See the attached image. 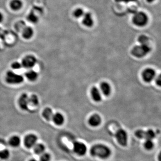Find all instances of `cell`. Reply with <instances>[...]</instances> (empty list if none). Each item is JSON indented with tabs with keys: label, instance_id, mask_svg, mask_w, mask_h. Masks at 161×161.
Masks as SVG:
<instances>
[{
	"label": "cell",
	"instance_id": "obj_10",
	"mask_svg": "<svg viewBox=\"0 0 161 161\" xmlns=\"http://www.w3.org/2000/svg\"><path fill=\"white\" fill-rule=\"evenodd\" d=\"M19 104L21 108L23 110H27L29 105V97L27 93H22L21 94L19 100Z\"/></svg>",
	"mask_w": 161,
	"mask_h": 161
},
{
	"label": "cell",
	"instance_id": "obj_2",
	"mask_svg": "<svg viewBox=\"0 0 161 161\" xmlns=\"http://www.w3.org/2000/svg\"><path fill=\"white\" fill-rule=\"evenodd\" d=\"M151 48L148 45H140L136 46L132 50L133 55L137 58H142L149 53Z\"/></svg>",
	"mask_w": 161,
	"mask_h": 161
},
{
	"label": "cell",
	"instance_id": "obj_3",
	"mask_svg": "<svg viewBox=\"0 0 161 161\" xmlns=\"http://www.w3.org/2000/svg\"><path fill=\"white\" fill-rule=\"evenodd\" d=\"M148 21L147 15L143 12H138L134 14L133 17V22L134 25L138 27L145 26Z\"/></svg>",
	"mask_w": 161,
	"mask_h": 161
},
{
	"label": "cell",
	"instance_id": "obj_24",
	"mask_svg": "<svg viewBox=\"0 0 161 161\" xmlns=\"http://www.w3.org/2000/svg\"><path fill=\"white\" fill-rule=\"evenodd\" d=\"M29 102L30 105L33 106H37L39 103L38 97L35 94L31 95L30 97H29Z\"/></svg>",
	"mask_w": 161,
	"mask_h": 161
},
{
	"label": "cell",
	"instance_id": "obj_23",
	"mask_svg": "<svg viewBox=\"0 0 161 161\" xmlns=\"http://www.w3.org/2000/svg\"><path fill=\"white\" fill-rule=\"evenodd\" d=\"M155 136H156L155 133H154V131L151 129L147 130L145 132L144 139L145 140H152L155 138Z\"/></svg>",
	"mask_w": 161,
	"mask_h": 161
},
{
	"label": "cell",
	"instance_id": "obj_33",
	"mask_svg": "<svg viewBox=\"0 0 161 161\" xmlns=\"http://www.w3.org/2000/svg\"><path fill=\"white\" fill-rule=\"evenodd\" d=\"M117 2H125L127 3L128 2L131 1H136V0H115Z\"/></svg>",
	"mask_w": 161,
	"mask_h": 161
},
{
	"label": "cell",
	"instance_id": "obj_14",
	"mask_svg": "<svg viewBox=\"0 0 161 161\" xmlns=\"http://www.w3.org/2000/svg\"><path fill=\"white\" fill-rule=\"evenodd\" d=\"M91 94L93 99L94 101L99 102L101 100V94L99 90L97 87H93L92 88L91 91Z\"/></svg>",
	"mask_w": 161,
	"mask_h": 161
},
{
	"label": "cell",
	"instance_id": "obj_30",
	"mask_svg": "<svg viewBox=\"0 0 161 161\" xmlns=\"http://www.w3.org/2000/svg\"><path fill=\"white\" fill-rule=\"evenodd\" d=\"M145 132V131L142 130H138L135 132V136L139 139H144Z\"/></svg>",
	"mask_w": 161,
	"mask_h": 161
},
{
	"label": "cell",
	"instance_id": "obj_29",
	"mask_svg": "<svg viewBox=\"0 0 161 161\" xmlns=\"http://www.w3.org/2000/svg\"><path fill=\"white\" fill-rule=\"evenodd\" d=\"M40 158V161H51V155L47 153H44L41 154Z\"/></svg>",
	"mask_w": 161,
	"mask_h": 161
},
{
	"label": "cell",
	"instance_id": "obj_18",
	"mask_svg": "<svg viewBox=\"0 0 161 161\" xmlns=\"http://www.w3.org/2000/svg\"><path fill=\"white\" fill-rule=\"evenodd\" d=\"M9 144L13 147H17L19 146L21 144V139L17 136L12 137L9 141Z\"/></svg>",
	"mask_w": 161,
	"mask_h": 161
},
{
	"label": "cell",
	"instance_id": "obj_25",
	"mask_svg": "<svg viewBox=\"0 0 161 161\" xmlns=\"http://www.w3.org/2000/svg\"><path fill=\"white\" fill-rule=\"evenodd\" d=\"M138 40L140 45H148L149 38L145 35H141L138 38Z\"/></svg>",
	"mask_w": 161,
	"mask_h": 161
},
{
	"label": "cell",
	"instance_id": "obj_27",
	"mask_svg": "<svg viewBox=\"0 0 161 161\" xmlns=\"http://www.w3.org/2000/svg\"><path fill=\"white\" fill-rule=\"evenodd\" d=\"M10 153L7 150H3L0 151V159L6 160L10 157Z\"/></svg>",
	"mask_w": 161,
	"mask_h": 161
},
{
	"label": "cell",
	"instance_id": "obj_32",
	"mask_svg": "<svg viewBox=\"0 0 161 161\" xmlns=\"http://www.w3.org/2000/svg\"><path fill=\"white\" fill-rule=\"evenodd\" d=\"M156 82L157 85L160 86L161 84V77L160 75H159V77H158V78L156 79Z\"/></svg>",
	"mask_w": 161,
	"mask_h": 161
},
{
	"label": "cell",
	"instance_id": "obj_5",
	"mask_svg": "<svg viewBox=\"0 0 161 161\" xmlns=\"http://www.w3.org/2000/svg\"><path fill=\"white\" fill-rule=\"evenodd\" d=\"M118 143L121 146L125 147L128 144V134L123 129H119L116 132L115 135Z\"/></svg>",
	"mask_w": 161,
	"mask_h": 161
},
{
	"label": "cell",
	"instance_id": "obj_12",
	"mask_svg": "<svg viewBox=\"0 0 161 161\" xmlns=\"http://www.w3.org/2000/svg\"><path fill=\"white\" fill-rule=\"evenodd\" d=\"M82 23L85 27H91L93 24V21L91 14L90 13H84L83 16Z\"/></svg>",
	"mask_w": 161,
	"mask_h": 161
},
{
	"label": "cell",
	"instance_id": "obj_1",
	"mask_svg": "<svg viewBox=\"0 0 161 161\" xmlns=\"http://www.w3.org/2000/svg\"><path fill=\"white\" fill-rule=\"evenodd\" d=\"M90 154L93 157L106 160L111 156V151L107 145L102 144H98L92 146L90 150Z\"/></svg>",
	"mask_w": 161,
	"mask_h": 161
},
{
	"label": "cell",
	"instance_id": "obj_19",
	"mask_svg": "<svg viewBox=\"0 0 161 161\" xmlns=\"http://www.w3.org/2000/svg\"><path fill=\"white\" fill-rule=\"evenodd\" d=\"M42 115L46 120L49 121L52 119L53 116V110L50 108H47L44 110Z\"/></svg>",
	"mask_w": 161,
	"mask_h": 161
},
{
	"label": "cell",
	"instance_id": "obj_34",
	"mask_svg": "<svg viewBox=\"0 0 161 161\" xmlns=\"http://www.w3.org/2000/svg\"><path fill=\"white\" fill-rule=\"evenodd\" d=\"M4 16L3 14L0 12V23L3 21Z\"/></svg>",
	"mask_w": 161,
	"mask_h": 161
},
{
	"label": "cell",
	"instance_id": "obj_20",
	"mask_svg": "<svg viewBox=\"0 0 161 161\" xmlns=\"http://www.w3.org/2000/svg\"><path fill=\"white\" fill-rule=\"evenodd\" d=\"M33 148H34V152L37 155H41L43 154L45 150V145L42 144L37 143Z\"/></svg>",
	"mask_w": 161,
	"mask_h": 161
},
{
	"label": "cell",
	"instance_id": "obj_35",
	"mask_svg": "<svg viewBox=\"0 0 161 161\" xmlns=\"http://www.w3.org/2000/svg\"><path fill=\"white\" fill-rule=\"evenodd\" d=\"M146 1H147L148 2L151 3L152 2H153L154 1H155V0H146Z\"/></svg>",
	"mask_w": 161,
	"mask_h": 161
},
{
	"label": "cell",
	"instance_id": "obj_22",
	"mask_svg": "<svg viewBox=\"0 0 161 161\" xmlns=\"http://www.w3.org/2000/svg\"><path fill=\"white\" fill-rule=\"evenodd\" d=\"M27 19L29 22L33 24H36L39 21V18L36 14H35L33 12H31L28 14Z\"/></svg>",
	"mask_w": 161,
	"mask_h": 161
},
{
	"label": "cell",
	"instance_id": "obj_21",
	"mask_svg": "<svg viewBox=\"0 0 161 161\" xmlns=\"http://www.w3.org/2000/svg\"><path fill=\"white\" fill-rule=\"evenodd\" d=\"M26 77L29 80L34 82L36 80L38 77V74L35 71L30 70L26 73Z\"/></svg>",
	"mask_w": 161,
	"mask_h": 161
},
{
	"label": "cell",
	"instance_id": "obj_4",
	"mask_svg": "<svg viewBox=\"0 0 161 161\" xmlns=\"http://www.w3.org/2000/svg\"><path fill=\"white\" fill-rule=\"evenodd\" d=\"M5 80L10 84H20L24 81V78L20 74H17L12 71H9L6 73Z\"/></svg>",
	"mask_w": 161,
	"mask_h": 161
},
{
	"label": "cell",
	"instance_id": "obj_6",
	"mask_svg": "<svg viewBox=\"0 0 161 161\" xmlns=\"http://www.w3.org/2000/svg\"><path fill=\"white\" fill-rule=\"evenodd\" d=\"M37 62L36 58L32 55H28L25 56L22 61V65L26 69H30L33 68Z\"/></svg>",
	"mask_w": 161,
	"mask_h": 161
},
{
	"label": "cell",
	"instance_id": "obj_11",
	"mask_svg": "<svg viewBox=\"0 0 161 161\" xmlns=\"http://www.w3.org/2000/svg\"><path fill=\"white\" fill-rule=\"evenodd\" d=\"M101 122V118L98 114H93L90 117L88 120L89 125L93 127H96L99 125Z\"/></svg>",
	"mask_w": 161,
	"mask_h": 161
},
{
	"label": "cell",
	"instance_id": "obj_26",
	"mask_svg": "<svg viewBox=\"0 0 161 161\" xmlns=\"http://www.w3.org/2000/svg\"><path fill=\"white\" fill-rule=\"evenodd\" d=\"M144 146L146 150L150 151L154 147V143L152 140H146L144 144Z\"/></svg>",
	"mask_w": 161,
	"mask_h": 161
},
{
	"label": "cell",
	"instance_id": "obj_17",
	"mask_svg": "<svg viewBox=\"0 0 161 161\" xmlns=\"http://www.w3.org/2000/svg\"><path fill=\"white\" fill-rule=\"evenodd\" d=\"M22 1L21 0H12L10 3V7L13 10H20L22 7Z\"/></svg>",
	"mask_w": 161,
	"mask_h": 161
},
{
	"label": "cell",
	"instance_id": "obj_8",
	"mask_svg": "<svg viewBox=\"0 0 161 161\" xmlns=\"http://www.w3.org/2000/svg\"><path fill=\"white\" fill-rule=\"evenodd\" d=\"M37 140L38 138L36 135L30 134L26 136L24 138V145L29 149L33 148L36 144Z\"/></svg>",
	"mask_w": 161,
	"mask_h": 161
},
{
	"label": "cell",
	"instance_id": "obj_28",
	"mask_svg": "<svg viewBox=\"0 0 161 161\" xmlns=\"http://www.w3.org/2000/svg\"><path fill=\"white\" fill-rule=\"evenodd\" d=\"M84 13L83 10H82L81 8H78V9H77L74 10L73 14V16L75 18H78H78H80L81 17H83Z\"/></svg>",
	"mask_w": 161,
	"mask_h": 161
},
{
	"label": "cell",
	"instance_id": "obj_31",
	"mask_svg": "<svg viewBox=\"0 0 161 161\" xmlns=\"http://www.w3.org/2000/svg\"><path fill=\"white\" fill-rule=\"evenodd\" d=\"M12 67L13 69L15 70H19L22 67V64L18 62H14L12 64Z\"/></svg>",
	"mask_w": 161,
	"mask_h": 161
},
{
	"label": "cell",
	"instance_id": "obj_9",
	"mask_svg": "<svg viewBox=\"0 0 161 161\" xmlns=\"http://www.w3.org/2000/svg\"><path fill=\"white\" fill-rule=\"evenodd\" d=\"M156 73L155 71L152 69L148 68L145 69L143 72L142 76L144 80L147 82H151L155 78Z\"/></svg>",
	"mask_w": 161,
	"mask_h": 161
},
{
	"label": "cell",
	"instance_id": "obj_16",
	"mask_svg": "<svg viewBox=\"0 0 161 161\" xmlns=\"http://www.w3.org/2000/svg\"><path fill=\"white\" fill-rule=\"evenodd\" d=\"M101 90L102 93L105 96H108L111 92V87L110 85L106 82H103L101 84Z\"/></svg>",
	"mask_w": 161,
	"mask_h": 161
},
{
	"label": "cell",
	"instance_id": "obj_15",
	"mask_svg": "<svg viewBox=\"0 0 161 161\" xmlns=\"http://www.w3.org/2000/svg\"><path fill=\"white\" fill-rule=\"evenodd\" d=\"M34 33V30L32 27H27L24 28L23 29L22 36L24 38L28 39L33 37Z\"/></svg>",
	"mask_w": 161,
	"mask_h": 161
},
{
	"label": "cell",
	"instance_id": "obj_13",
	"mask_svg": "<svg viewBox=\"0 0 161 161\" xmlns=\"http://www.w3.org/2000/svg\"><path fill=\"white\" fill-rule=\"evenodd\" d=\"M52 119L54 123L58 126L62 125L65 122V118L63 115L59 112L53 114Z\"/></svg>",
	"mask_w": 161,
	"mask_h": 161
},
{
	"label": "cell",
	"instance_id": "obj_36",
	"mask_svg": "<svg viewBox=\"0 0 161 161\" xmlns=\"http://www.w3.org/2000/svg\"><path fill=\"white\" fill-rule=\"evenodd\" d=\"M29 161H37L36 160H34V159H33V160H30Z\"/></svg>",
	"mask_w": 161,
	"mask_h": 161
},
{
	"label": "cell",
	"instance_id": "obj_7",
	"mask_svg": "<svg viewBox=\"0 0 161 161\" xmlns=\"http://www.w3.org/2000/svg\"><path fill=\"white\" fill-rule=\"evenodd\" d=\"M73 150L75 153L80 156L85 155L87 151V147L83 143L75 142L73 144Z\"/></svg>",
	"mask_w": 161,
	"mask_h": 161
}]
</instances>
